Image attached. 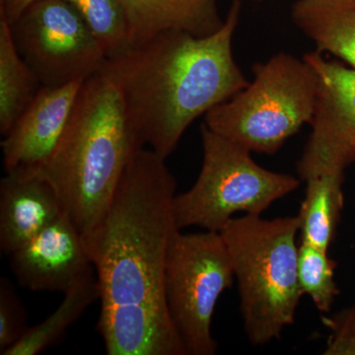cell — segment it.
Listing matches in <instances>:
<instances>
[{
	"label": "cell",
	"mask_w": 355,
	"mask_h": 355,
	"mask_svg": "<svg viewBox=\"0 0 355 355\" xmlns=\"http://www.w3.org/2000/svg\"><path fill=\"white\" fill-rule=\"evenodd\" d=\"M202 165L195 184L175 196L173 214L179 230L198 226L220 232L234 214L261 216L273 202L298 189L288 174L257 164L251 151L202 128Z\"/></svg>",
	"instance_id": "cell-6"
},
{
	"label": "cell",
	"mask_w": 355,
	"mask_h": 355,
	"mask_svg": "<svg viewBox=\"0 0 355 355\" xmlns=\"http://www.w3.org/2000/svg\"><path fill=\"white\" fill-rule=\"evenodd\" d=\"M130 26V46L159 33L178 30L198 37L214 34L224 20L216 19L189 0H123Z\"/></svg>",
	"instance_id": "cell-14"
},
{
	"label": "cell",
	"mask_w": 355,
	"mask_h": 355,
	"mask_svg": "<svg viewBox=\"0 0 355 355\" xmlns=\"http://www.w3.org/2000/svg\"><path fill=\"white\" fill-rule=\"evenodd\" d=\"M354 161H355V153H354Z\"/></svg>",
	"instance_id": "cell-25"
},
{
	"label": "cell",
	"mask_w": 355,
	"mask_h": 355,
	"mask_svg": "<svg viewBox=\"0 0 355 355\" xmlns=\"http://www.w3.org/2000/svg\"><path fill=\"white\" fill-rule=\"evenodd\" d=\"M9 256L18 284L35 292L64 293L94 268L83 236L65 214Z\"/></svg>",
	"instance_id": "cell-10"
},
{
	"label": "cell",
	"mask_w": 355,
	"mask_h": 355,
	"mask_svg": "<svg viewBox=\"0 0 355 355\" xmlns=\"http://www.w3.org/2000/svg\"><path fill=\"white\" fill-rule=\"evenodd\" d=\"M166 158L140 148L109 209L84 239L99 286L98 330L108 355H188L165 296L176 181Z\"/></svg>",
	"instance_id": "cell-1"
},
{
	"label": "cell",
	"mask_w": 355,
	"mask_h": 355,
	"mask_svg": "<svg viewBox=\"0 0 355 355\" xmlns=\"http://www.w3.org/2000/svg\"><path fill=\"white\" fill-rule=\"evenodd\" d=\"M253 1H254V2H265V1H268V0H253Z\"/></svg>",
	"instance_id": "cell-24"
},
{
	"label": "cell",
	"mask_w": 355,
	"mask_h": 355,
	"mask_svg": "<svg viewBox=\"0 0 355 355\" xmlns=\"http://www.w3.org/2000/svg\"><path fill=\"white\" fill-rule=\"evenodd\" d=\"M42 84L21 57L10 23L0 17V132L3 137L31 104Z\"/></svg>",
	"instance_id": "cell-16"
},
{
	"label": "cell",
	"mask_w": 355,
	"mask_h": 355,
	"mask_svg": "<svg viewBox=\"0 0 355 355\" xmlns=\"http://www.w3.org/2000/svg\"><path fill=\"white\" fill-rule=\"evenodd\" d=\"M234 277L220 232L174 233L166 261V302L188 355L216 354L212 318Z\"/></svg>",
	"instance_id": "cell-7"
},
{
	"label": "cell",
	"mask_w": 355,
	"mask_h": 355,
	"mask_svg": "<svg viewBox=\"0 0 355 355\" xmlns=\"http://www.w3.org/2000/svg\"><path fill=\"white\" fill-rule=\"evenodd\" d=\"M144 147L118 89L100 72L86 79L58 146L40 166L83 239L104 218L125 168Z\"/></svg>",
	"instance_id": "cell-3"
},
{
	"label": "cell",
	"mask_w": 355,
	"mask_h": 355,
	"mask_svg": "<svg viewBox=\"0 0 355 355\" xmlns=\"http://www.w3.org/2000/svg\"><path fill=\"white\" fill-rule=\"evenodd\" d=\"M84 81L40 88L2 140L6 173L21 166H43L48 161L69 123Z\"/></svg>",
	"instance_id": "cell-11"
},
{
	"label": "cell",
	"mask_w": 355,
	"mask_h": 355,
	"mask_svg": "<svg viewBox=\"0 0 355 355\" xmlns=\"http://www.w3.org/2000/svg\"><path fill=\"white\" fill-rule=\"evenodd\" d=\"M76 9L107 58L130 46V26L123 0H65Z\"/></svg>",
	"instance_id": "cell-18"
},
{
	"label": "cell",
	"mask_w": 355,
	"mask_h": 355,
	"mask_svg": "<svg viewBox=\"0 0 355 355\" xmlns=\"http://www.w3.org/2000/svg\"><path fill=\"white\" fill-rule=\"evenodd\" d=\"M241 6L234 0L214 34L169 30L103 62L142 146L167 158L193 121L249 85L232 50Z\"/></svg>",
	"instance_id": "cell-2"
},
{
	"label": "cell",
	"mask_w": 355,
	"mask_h": 355,
	"mask_svg": "<svg viewBox=\"0 0 355 355\" xmlns=\"http://www.w3.org/2000/svg\"><path fill=\"white\" fill-rule=\"evenodd\" d=\"M324 322L331 333L323 354L355 355V305Z\"/></svg>",
	"instance_id": "cell-21"
},
{
	"label": "cell",
	"mask_w": 355,
	"mask_h": 355,
	"mask_svg": "<svg viewBox=\"0 0 355 355\" xmlns=\"http://www.w3.org/2000/svg\"><path fill=\"white\" fill-rule=\"evenodd\" d=\"M57 310L41 323L29 328L13 347L2 355H37L60 343L72 324L99 299L95 268L64 292Z\"/></svg>",
	"instance_id": "cell-15"
},
{
	"label": "cell",
	"mask_w": 355,
	"mask_h": 355,
	"mask_svg": "<svg viewBox=\"0 0 355 355\" xmlns=\"http://www.w3.org/2000/svg\"><path fill=\"white\" fill-rule=\"evenodd\" d=\"M203 12L216 19L223 20L218 10V0H189Z\"/></svg>",
	"instance_id": "cell-23"
},
{
	"label": "cell",
	"mask_w": 355,
	"mask_h": 355,
	"mask_svg": "<svg viewBox=\"0 0 355 355\" xmlns=\"http://www.w3.org/2000/svg\"><path fill=\"white\" fill-rule=\"evenodd\" d=\"M297 216L232 218L220 234L232 261L244 330L253 345H268L293 324L303 296L298 279Z\"/></svg>",
	"instance_id": "cell-4"
},
{
	"label": "cell",
	"mask_w": 355,
	"mask_h": 355,
	"mask_svg": "<svg viewBox=\"0 0 355 355\" xmlns=\"http://www.w3.org/2000/svg\"><path fill=\"white\" fill-rule=\"evenodd\" d=\"M292 20L316 44L355 69V2L352 0H296Z\"/></svg>",
	"instance_id": "cell-13"
},
{
	"label": "cell",
	"mask_w": 355,
	"mask_h": 355,
	"mask_svg": "<svg viewBox=\"0 0 355 355\" xmlns=\"http://www.w3.org/2000/svg\"><path fill=\"white\" fill-rule=\"evenodd\" d=\"M317 93L314 69L304 58L279 53L256 65L254 80L205 114V125L251 153L273 154L311 123Z\"/></svg>",
	"instance_id": "cell-5"
},
{
	"label": "cell",
	"mask_w": 355,
	"mask_h": 355,
	"mask_svg": "<svg viewBox=\"0 0 355 355\" xmlns=\"http://www.w3.org/2000/svg\"><path fill=\"white\" fill-rule=\"evenodd\" d=\"M336 263L329 251L301 241L298 252L299 286L321 313L330 312L340 294L335 282Z\"/></svg>",
	"instance_id": "cell-19"
},
{
	"label": "cell",
	"mask_w": 355,
	"mask_h": 355,
	"mask_svg": "<svg viewBox=\"0 0 355 355\" xmlns=\"http://www.w3.org/2000/svg\"><path fill=\"white\" fill-rule=\"evenodd\" d=\"M36 1L38 0H0V17L6 18L12 24L28 7Z\"/></svg>",
	"instance_id": "cell-22"
},
{
	"label": "cell",
	"mask_w": 355,
	"mask_h": 355,
	"mask_svg": "<svg viewBox=\"0 0 355 355\" xmlns=\"http://www.w3.org/2000/svg\"><path fill=\"white\" fill-rule=\"evenodd\" d=\"M10 26L21 57L42 86L86 80L107 58L83 18L65 0H38Z\"/></svg>",
	"instance_id": "cell-8"
},
{
	"label": "cell",
	"mask_w": 355,
	"mask_h": 355,
	"mask_svg": "<svg viewBox=\"0 0 355 355\" xmlns=\"http://www.w3.org/2000/svg\"><path fill=\"white\" fill-rule=\"evenodd\" d=\"M352 1H354L355 2V0H352Z\"/></svg>",
	"instance_id": "cell-26"
},
{
	"label": "cell",
	"mask_w": 355,
	"mask_h": 355,
	"mask_svg": "<svg viewBox=\"0 0 355 355\" xmlns=\"http://www.w3.org/2000/svg\"><path fill=\"white\" fill-rule=\"evenodd\" d=\"M304 60L318 76L316 108L309 140L298 162L301 179L343 172L355 153V69L320 51Z\"/></svg>",
	"instance_id": "cell-9"
},
{
	"label": "cell",
	"mask_w": 355,
	"mask_h": 355,
	"mask_svg": "<svg viewBox=\"0 0 355 355\" xmlns=\"http://www.w3.org/2000/svg\"><path fill=\"white\" fill-rule=\"evenodd\" d=\"M305 182V198L298 214L301 241L329 251L345 202L343 172L323 173Z\"/></svg>",
	"instance_id": "cell-17"
},
{
	"label": "cell",
	"mask_w": 355,
	"mask_h": 355,
	"mask_svg": "<svg viewBox=\"0 0 355 355\" xmlns=\"http://www.w3.org/2000/svg\"><path fill=\"white\" fill-rule=\"evenodd\" d=\"M27 313L13 286L0 280V354L13 347L29 330Z\"/></svg>",
	"instance_id": "cell-20"
},
{
	"label": "cell",
	"mask_w": 355,
	"mask_h": 355,
	"mask_svg": "<svg viewBox=\"0 0 355 355\" xmlns=\"http://www.w3.org/2000/svg\"><path fill=\"white\" fill-rule=\"evenodd\" d=\"M58 191L40 166L6 172L0 183V249L11 254L64 214Z\"/></svg>",
	"instance_id": "cell-12"
}]
</instances>
